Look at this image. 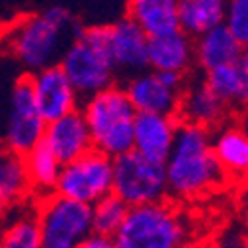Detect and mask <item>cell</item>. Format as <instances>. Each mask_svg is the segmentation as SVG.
Masks as SVG:
<instances>
[{"label":"cell","mask_w":248,"mask_h":248,"mask_svg":"<svg viewBox=\"0 0 248 248\" xmlns=\"http://www.w3.org/2000/svg\"><path fill=\"white\" fill-rule=\"evenodd\" d=\"M111 193L129 209L165 201L169 195L163 165L141 157L135 151L115 157Z\"/></svg>","instance_id":"52a82bcc"},{"label":"cell","mask_w":248,"mask_h":248,"mask_svg":"<svg viewBox=\"0 0 248 248\" xmlns=\"http://www.w3.org/2000/svg\"><path fill=\"white\" fill-rule=\"evenodd\" d=\"M179 248H204V246H202V244H197V242H189V240H185Z\"/></svg>","instance_id":"83f0119b"},{"label":"cell","mask_w":248,"mask_h":248,"mask_svg":"<svg viewBox=\"0 0 248 248\" xmlns=\"http://www.w3.org/2000/svg\"><path fill=\"white\" fill-rule=\"evenodd\" d=\"M211 149L226 179H244L248 171V133L236 121L211 131Z\"/></svg>","instance_id":"e0dca14e"},{"label":"cell","mask_w":248,"mask_h":248,"mask_svg":"<svg viewBox=\"0 0 248 248\" xmlns=\"http://www.w3.org/2000/svg\"><path fill=\"white\" fill-rule=\"evenodd\" d=\"M224 0H179L177 22L179 30L189 38H199L222 26Z\"/></svg>","instance_id":"44dd1931"},{"label":"cell","mask_w":248,"mask_h":248,"mask_svg":"<svg viewBox=\"0 0 248 248\" xmlns=\"http://www.w3.org/2000/svg\"><path fill=\"white\" fill-rule=\"evenodd\" d=\"M127 213L129 206L113 193L101 197L92 204V232L113 238V234L121 229Z\"/></svg>","instance_id":"603a6c76"},{"label":"cell","mask_w":248,"mask_h":248,"mask_svg":"<svg viewBox=\"0 0 248 248\" xmlns=\"http://www.w3.org/2000/svg\"><path fill=\"white\" fill-rule=\"evenodd\" d=\"M231 113L232 111L215 95V92L204 84V79H187V86L181 93L177 109L179 123H187V125L213 131L229 121Z\"/></svg>","instance_id":"7c38bea8"},{"label":"cell","mask_w":248,"mask_h":248,"mask_svg":"<svg viewBox=\"0 0 248 248\" xmlns=\"http://www.w3.org/2000/svg\"><path fill=\"white\" fill-rule=\"evenodd\" d=\"M109 26V52L117 74L135 76L147 70V42L145 36L135 22L127 16L119 18Z\"/></svg>","instance_id":"4fadbf2b"},{"label":"cell","mask_w":248,"mask_h":248,"mask_svg":"<svg viewBox=\"0 0 248 248\" xmlns=\"http://www.w3.org/2000/svg\"><path fill=\"white\" fill-rule=\"evenodd\" d=\"M34 218L42 248H76L92 232V206L56 193L36 201Z\"/></svg>","instance_id":"8992f818"},{"label":"cell","mask_w":248,"mask_h":248,"mask_svg":"<svg viewBox=\"0 0 248 248\" xmlns=\"http://www.w3.org/2000/svg\"><path fill=\"white\" fill-rule=\"evenodd\" d=\"M81 28L70 10L52 6L18 22L8 36V50L28 74H34L58 64Z\"/></svg>","instance_id":"7a4b0ae2"},{"label":"cell","mask_w":248,"mask_h":248,"mask_svg":"<svg viewBox=\"0 0 248 248\" xmlns=\"http://www.w3.org/2000/svg\"><path fill=\"white\" fill-rule=\"evenodd\" d=\"M187 234V220L179 206L165 199L129 209L113 242L115 248H179Z\"/></svg>","instance_id":"5b68a950"},{"label":"cell","mask_w":248,"mask_h":248,"mask_svg":"<svg viewBox=\"0 0 248 248\" xmlns=\"http://www.w3.org/2000/svg\"><path fill=\"white\" fill-rule=\"evenodd\" d=\"M42 141L62 165H68L93 149L88 125L84 117H81L79 109L52 123H46Z\"/></svg>","instance_id":"9a60e30c"},{"label":"cell","mask_w":248,"mask_h":248,"mask_svg":"<svg viewBox=\"0 0 248 248\" xmlns=\"http://www.w3.org/2000/svg\"><path fill=\"white\" fill-rule=\"evenodd\" d=\"M204 84L231 111H238L248 101V56L202 74Z\"/></svg>","instance_id":"ac0fdd59"},{"label":"cell","mask_w":248,"mask_h":248,"mask_svg":"<svg viewBox=\"0 0 248 248\" xmlns=\"http://www.w3.org/2000/svg\"><path fill=\"white\" fill-rule=\"evenodd\" d=\"M22 161H24L28 183H30V197L38 201L52 195L64 165L56 159V155L48 149L46 143L40 141L34 149H30L22 157Z\"/></svg>","instance_id":"7402d4cb"},{"label":"cell","mask_w":248,"mask_h":248,"mask_svg":"<svg viewBox=\"0 0 248 248\" xmlns=\"http://www.w3.org/2000/svg\"><path fill=\"white\" fill-rule=\"evenodd\" d=\"M76 248H115V242L111 236H103L97 232H90Z\"/></svg>","instance_id":"484cf974"},{"label":"cell","mask_w":248,"mask_h":248,"mask_svg":"<svg viewBox=\"0 0 248 248\" xmlns=\"http://www.w3.org/2000/svg\"><path fill=\"white\" fill-rule=\"evenodd\" d=\"M167 195L175 201H193L220 189L226 175L211 149V131L179 123L175 143L163 163Z\"/></svg>","instance_id":"6da1fadb"},{"label":"cell","mask_w":248,"mask_h":248,"mask_svg":"<svg viewBox=\"0 0 248 248\" xmlns=\"http://www.w3.org/2000/svg\"><path fill=\"white\" fill-rule=\"evenodd\" d=\"M6 157H8V153H6V149L0 145V177H2V169H4V163H6Z\"/></svg>","instance_id":"4316f807"},{"label":"cell","mask_w":248,"mask_h":248,"mask_svg":"<svg viewBox=\"0 0 248 248\" xmlns=\"http://www.w3.org/2000/svg\"><path fill=\"white\" fill-rule=\"evenodd\" d=\"M113 159L95 149L62 167L54 193L84 204H93L111 193Z\"/></svg>","instance_id":"ba28073f"},{"label":"cell","mask_w":248,"mask_h":248,"mask_svg":"<svg viewBox=\"0 0 248 248\" xmlns=\"http://www.w3.org/2000/svg\"><path fill=\"white\" fill-rule=\"evenodd\" d=\"M177 129H179V119L175 115L137 113L133 123L131 151L163 165L175 143Z\"/></svg>","instance_id":"5bb4252c"},{"label":"cell","mask_w":248,"mask_h":248,"mask_svg":"<svg viewBox=\"0 0 248 248\" xmlns=\"http://www.w3.org/2000/svg\"><path fill=\"white\" fill-rule=\"evenodd\" d=\"M44 129H46V121L40 117L36 109L30 79L28 74H24L12 88L6 129L0 145L6 149L8 155L24 157L30 149H34L42 141Z\"/></svg>","instance_id":"9c48e42d"},{"label":"cell","mask_w":248,"mask_h":248,"mask_svg":"<svg viewBox=\"0 0 248 248\" xmlns=\"http://www.w3.org/2000/svg\"><path fill=\"white\" fill-rule=\"evenodd\" d=\"M36 109L46 123H52L79 109V97L58 64L28 74Z\"/></svg>","instance_id":"8fae6325"},{"label":"cell","mask_w":248,"mask_h":248,"mask_svg":"<svg viewBox=\"0 0 248 248\" xmlns=\"http://www.w3.org/2000/svg\"><path fill=\"white\" fill-rule=\"evenodd\" d=\"M222 26L246 48L248 44V0H224Z\"/></svg>","instance_id":"d4e9b609"},{"label":"cell","mask_w":248,"mask_h":248,"mask_svg":"<svg viewBox=\"0 0 248 248\" xmlns=\"http://www.w3.org/2000/svg\"><path fill=\"white\" fill-rule=\"evenodd\" d=\"M177 4L179 0H129L125 16L145 32L147 38H155L179 30Z\"/></svg>","instance_id":"ffe728a7"},{"label":"cell","mask_w":248,"mask_h":248,"mask_svg":"<svg viewBox=\"0 0 248 248\" xmlns=\"http://www.w3.org/2000/svg\"><path fill=\"white\" fill-rule=\"evenodd\" d=\"M193 68H195L193 38L183 34L181 30L149 38V42H147V70L189 76Z\"/></svg>","instance_id":"2e32d148"},{"label":"cell","mask_w":248,"mask_h":248,"mask_svg":"<svg viewBox=\"0 0 248 248\" xmlns=\"http://www.w3.org/2000/svg\"><path fill=\"white\" fill-rule=\"evenodd\" d=\"M193 46H195V66L202 74L246 56V48L224 26H218L195 38Z\"/></svg>","instance_id":"d6986e66"},{"label":"cell","mask_w":248,"mask_h":248,"mask_svg":"<svg viewBox=\"0 0 248 248\" xmlns=\"http://www.w3.org/2000/svg\"><path fill=\"white\" fill-rule=\"evenodd\" d=\"M79 113L88 125L95 151L115 159L133 149V123L137 111L123 86L113 84L81 99Z\"/></svg>","instance_id":"3957f363"},{"label":"cell","mask_w":248,"mask_h":248,"mask_svg":"<svg viewBox=\"0 0 248 248\" xmlns=\"http://www.w3.org/2000/svg\"><path fill=\"white\" fill-rule=\"evenodd\" d=\"M0 248H42L34 213H20L0 226Z\"/></svg>","instance_id":"cb8c5ba5"},{"label":"cell","mask_w":248,"mask_h":248,"mask_svg":"<svg viewBox=\"0 0 248 248\" xmlns=\"http://www.w3.org/2000/svg\"><path fill=\"white\" fill-rule=\"evenodd\" d=\"M58 66L79 99L117 84V70L109 52V26H88L72 40Z\"/></svg>","instance_id":"277c9868"},{"label":"cell","mask_w":248,"mask_h":248,"mask_svg":"<svg viewBox=\"0 0 248 248\" xmlns=\"http://www.w3.org/2000/svg\"><path fill=\"white\" fill-rule=\"evenodd\" d=\"M189 76L171 74V72H153L145 70L135 74L123 86L131 106L137 113H155V115H175L179 109L181 93L187 86Z\"/></svg>","instance_id":"30bf717a"}]
</instances>
